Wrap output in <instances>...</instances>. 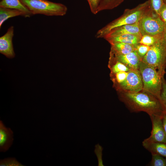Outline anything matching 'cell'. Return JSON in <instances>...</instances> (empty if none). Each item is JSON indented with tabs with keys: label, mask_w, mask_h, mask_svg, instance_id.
I'll return each mask as SVG.
<instances>
[{
	"label": "cell",
	"mask_w": 166,
	"mask_h": 166,
	"mask_svg": "<svg viewBox=\"0 0 166 166\" xmlns=\"http://www.w3.org/2000/svg\"><path fill=\"white\" fill-rule=\"evenodd\" d=\"M124 0H102L98 9V12L104 10H110L117 6Z\"/></svg>",
	"instance_id": "cell-18"
},
{
	"label": "cell",
	"mask_w": 166,
	"mask_h": 166,
	"mask_svg": "<svg viewBox=\"0 0 166 166\" xmlns=\"http://www.w3.org/2000/svg\"><path fill=\"white\" fill-rule=\"evenodd\" d=\"M124 92L136 93L143 90L142 77L139 69H131L126 79L119 84Z\"/></svg>",
	"instance_id": "cell-7"
},
{
	"label": "cell",
	"mask_w": 166,
	"mask_h": 166,
	"mask_svg": "<svg viewBox=\"0 0 166 166\" xmlns=\"http://www.w3.org/2000/svg\"><path fill=\"white\" fill-rule=\"evenodd\" d=\"M142 36L131 34H126L105 38L110 43L121 42L136 46L139 44Z\"/></svg>",
	"instance_id": "cell-13"
},
{
	"label": "cell",
	"mask_w": 166,
	"mask_h": 166,
	"mask_svg": "<svg viewBox=\"0 0 166 166\" xmlns=\"http://www.w3.org/2000/svg\"><path fill=\"white\" fill-rule=\"evenodd\" d=\"M18 16L30 17L26 13L19 10L0 7V28L2 24L8 18Z\"/></svg>",
	"instance_id": "cell-15"
},
{
	"label": "cell",
	"mask_w": 166,
	"mask_h": 166,
	"mask_svg": "<svg viewBox=\"0 0 166 166\" xmlns=\"http://www.w3.org/2000/svg\"><path fill=\"white\" fill-rule=\"evenodd\" d=\"M151 7L139 21V28L142 35H162L165 24L156 13L154 14Z\"/></svg>",
	"instance_id": "cell-6"
},
{
	"label": "cell",
	"mask_w": 166,
	"mask_h": 166,
	"mask_svg": "<svg viewBox=\"0 0 166 166\" xmlns=\"http://www.w3.org/2000/svg\"><path fill=\"white\" fill-rule=\"evenodd\" d=\"M131 70L123 63L117 61L115 65L112 68V71L114 73H117L124 71L128 72Z\"/></svg>",
	"instance_id": "cell-22"
},
{
	"label": "cell",
	"mask_w": 166,
	"mask_h": 166,
	"mask_svg": "<svg viewBox=\"0 0 166 166\" xmlns=\"http://www.w3.org/2000/svg\"><path fill=\"white\" fill-rule=\"evenodd\" d=\"M142 145L152 154H157L166 158V143L147 142L143 141Z\"/></svg>",
	"instance_id": "cell-14"
},
{
	"label": "cell",
	"mask_w": 166,
	"mask_h": 166,
	"mask_svg": "<svg viewBox=\"0 0 166 166\" xmlns=\"http://www.w3.org/2000/svg\"><path fill=\"white\" fill-rule=\"evenodd\" d=\"M159 16L166 25V4L164 3L160 10Z\"/></svg>",
	"instance_id": "cell-29"
},
{
	"label": "cell",
	"mask_w": 166,
	"mask_h": 166,
	"mask_svg": "<svg viewBox=\"0 0 166 166\" xmlns=\"http://www.w3.org/2000/svg\"><path fill=\"white\" fill-rule=\"evenodd\" d=\"M91 12L94 14L98 13V9L102 0H87Z\"/></svg>",
	"instance_id": "cell-27"
},
{
	"label": "cell",
	"mask_w": 166,
	"mask_h": 166,
	"mask_svg": "<svg viewBox=\"0 0 166 166\" xmlns=\"http://www.w3.org/2000/svg\"><path fill=\"white\" fill-rule=\"evenodd\" d=\"M151 8L158 15L160 10L164 3L163 0H149Z\"/></svg>",
	"instance_id": "cell-25"
},
{
	"label": "cell",
	"mask_w": 166,
	"mask_h": 166,
	"mask_svg": "<svg viewBox=\"0 0 166 166\" xmlns=\"http://www.w3.org/2000/svg\"><path fill=\"white\" fill-rule=\"evenodd\" d=\"M160 99L163 106L165 113L166 114V81L164 77L163 78Z\"/></svg>",
	"instance_id": "cell-23"
},
{
	"label": "cell",
	"mask_w": 166,
	"mask_h": 166,
	"mask_svg": "<svg viewBox=\"0 0 166 166\" xmlns=\"http://www.w3.org/2000/svg\"><path fill=\"white\" fill-rule=\"evenodd\" d=\"M163 1L164 3L166 4V0H163Z\"/></svg>",
	"instance_id": "cell-32"
},
{
	"label": "cell",
	"mask_w": 166,
	"mask_h": 166,
	"mask_svg": "<svg viewBox=\"0 0 166 166\" xmlns=\"http://www.w3.org/2000/svg\"><path fill=\"white\" fill-rule=\"evenodd\" d=\"M151 7L150 1L148 0L134 8L127 10L122 16L99 30L95 35L96 37L97 38H104L110 31L115 29L139 22Z\"/></svg>",
	"instance_id": "cell-2"
},
{
	"label": "cell",
	"mask_w": 166,
	"mask_h": 166,
	"mask_svg": "<svg viewBox=\"0 0 166 166\" xmlns=\"http://www.w3.org/2000/svg\"><path fill=\"white\" fill-rule=\"evenodd\" d=\"M131 34L141 35L139 22L134 24L126 25L115 29L110 31L104 38L120 35Z\"/></svg>",
	"instance_id": "cell-12"
},
{
	"label": "cell",
	"mask_w": 166,
	"mask_h": 166,
	"mask_svg": "<svg viewBox=\"0 0 166 166\" xmlns=\"http://www.w3.org/2000/svg\"><path fill=\"white\" fill-rule=\"evenodd\" d=\"M162 38L166 41V25H165L164 30L162 34Z\"/></svg>",
	"instance_id": "cell-31"
},
{
	"label": "cell",
	"mask_w": 166,
	"mask_h": 166,
	"mask_svg": "<svg viewBox=\"0 0 166 166\" xmlns=\"http://www.w3.org/2000/svg\"><path fill=\"white\" fill-rule=\"evenodd\" d=\"M20 0L33 15L63 16L67 11V8L65 5L47 0Z\"/></svg>",
	"instance_id": "cell-4"
},
{
	"label": "cell",
	"mask_w": 166,
	"mask_h": 166,
	"mask_svg": "<svg viewBox=\"0 0 166 166\" xmlns=\"http://www.w3.org/2000/svg\"><path fill=\"white\" fill-rule=\"evenodd\" d=\"M13 132L11 129L5 126L0 121V151L5 152L12 145L14 140Z\"/></svg>",
	"instance_id": "cell-10"
},
{
	"label": "cell",
	"mask_w": 166,
	"mask_h": 166,
	"mask_svg": "<svg viewBox=\"0 0 166 166\" xmlns=\"http://www.w3.org/2000/svg\"><path fill=\"white\" fill-rule=\"evenodd\" d=\"M150 164L151 166H166V158L160 155L153 154Z\"/></svg>",
	"instance_id": "cell-20"
},
{
	"label": "cell",
	"mask_w": 166,
	"mask_h": 166,
	"mask_svg": "<svg viewBox=\"0 0 166 166\" xmlns=\"http://www.w3.org/2000/svg\"><path fill=\"white\" fill-rule=\"evenodd\" d=\"M112 48L115 54H125L136 49V46L121 42H112Z\"/></svg>",
	"instance_id": "cell-17"
},
{
	"label": "cell",
	"mask_w": 166,
	"mask_h": 166,
	"mask_svg": "<svg viewBox=\"0 0 166 166\" xmlns=\"http://www.w3.org/2000/svg\"><path fill=\"white\" fill-rule=\"evenodd\" d=\"M14 33V27L11 26L0 38V53L9 58H13L15 56L12 43Z\"/></svg>",
	"instance_id": "cell-9"
},
{
	"label": "cell",
	"mask_w": 166,
	"mask_h": 166,
	"mask_svg": "<svg viewBox=\"0 0 166 166\" xmlns=\"http://www.w3.org/2000/svg\"><path fill=\"white\" fill-rule=\"evenodd\" d=\"M162 37V34L158 36L144 34L142 36L139 42V44L151 46Z\"/></svg>",
	"instance_id": "cell-19"
},
{
	"label": "cell",
	"mask_w": 166,
	"mask_h": 166,
	"mask_svg": "<svg viewBox=\"0 0 166 166\" xmlns=\"http://www.w3.org/2000/svg\"><path fill=\"white\" fill-rule=\"evenodd\" d=\"M122 101L132 112H144L149 115L163 117L165 114L160 100L154 95L142 90L136 93L124 92Z\"/></svg>",
	"instance_id": "cell-1"
},
{
	"label": "cell",
	"mask_w": 166,
	"mask_h": 166,
	"mask_svg": "<svg viewBox=\"0 0 166 166\" xmlns=\"http://www.w3.org/2000/svg\"><path fill=\"white\" fill-rule=\"evenodd\" d=\"M162 121L164 128L166 134V114H165L162 117Z\"/></svg>",
	"instance_id": "cell-30"
},
{
	"label": "cell",
	"mask_w": 166,
	"mask_h": 166,
	"mask_svg": "<svg viewBox=\"0 0 166 166\" xmlns=\"http://www.w3.org/2000/svg\"><path fill=\"white\" fill-rule=\"evenodd\" d=\"M0 166H23L14 158H8L0 161Z\"/></svg>",
	"instance_id": "cell-21"
},
{
	"label": "cell",
	"mask_w": 166,
	"mask_h": 166,
	"mask_svg": "<svg viewBox=\"0 0 166 166\" xmlns=\"http://www.w3.org/2000/svg\"><path fill=\"white\" fill-rule=\"evenodd\" d=\"M128 72H120L116 73V79L117 82L120 83L123 81L126 78Z\"/></svg>",
	"instance_id": "cell-28"
},
{
	"label": "cell",
	"mask_w": 166,
	"mask_h": 166,
	"mask_svg": "<svg viewBox=\"0 0 166 166\" xmlns=\"http://www.w3.org/2000/svg\"><path fill=\"white\" fill-rule=\"evenodd\" d=\"M102 147L99 144L95 145L94 152L98 160V166H103L102 160Z\"/></svg>",
	"instance_id": "cell-24"
},
{
	"label": "cell",
	"mask_w": 166,
	"mask_h": 166,
	"mask_svg": "<svg viewBox=\"0 0 166 166\" xmlns=\"http://www.w3.org/2000/svg\"><path fill=\"white\" fill-rule=\"evenodd\" d=\"M117 61L126 66L131 69H139L141 59L138 55L136 50L125 54H115Z\"/></svg>",
	"instance_id": "cell-11"
},
{
	"label": "cell",
	"mask_w": 166,
	"mask_h": 166,
	"mask_svg": "<svg viewBox=\"0 0 166 166\" xmlns=\"http://www.w3.org/2000/svg\"><path fill=\"white\" fill-rule=\"evenodd\" d=\"M166 41L162 37L150 48L142 61L156 69L164 76L166 67Z\"/></svg>",
	"instance_id": "cell-5"
},
{
	"label": "cell",
	"mask_w": 166,
	"mask_h": 166,
	"mask_svg": "<svg viewBox=\"0 0 166 166\" xmlns=\"http://www.w3.org/2000/svg\"><path fill=\"white\" fill-rule=\"evenodd\" d=\"M149 116L152 123V130L150 136L143 141L166 143V134L163 127L162 117L155 115Z\"/></svg>",
	"instance_id": "cell-8"
},
{
	"label": "cell",
	"mask_w": 166,
	"mask_h": 166,
	"mask_svg": "<svg viewBox=\"0 0 166 166\" xmlns=\"http://www.w3.org/2000/svg\"><path fill=\"white\" fill-rule=\"evenodd\" d=\"M165 65L166 66V61H165Z\"/></svg>",
	"instance_id": "cell-33"
},
{
	"label": "cell",
	"mask_w": 166,
	"mask_h": 166,
	"mask_svg": "<svg viewBox=\"0 0 166 166\" xmlns=\"http://www.w3.org/2000/svg\"><path fill=\"white\" fill-rule=\"evenodd\" d=\"M139 70L142 79L143 90L154 95L160 100L164 76L155 68L142 61L140 63Z\"/></svg>",
	"instance_id": "cell-3"
},
{
	"label": "cell",
	"mask_w": 166,
	"mask_h": 166,
	"mask_svg": "<svg viewBox=\"0 0 166 166\" xmlns=\"http://www.w3.org/2000/svg\"><path fill=\"white\" fill-rule=\"evenodd\" d=\"M0 7L19 10L26 13L30 16L33 15L20 0H2Z\"/></svg>",
	"instance_id": "cell-16"
},
{
	"label": "cell",
	"mask_w": 166,
	"mask_h": 166,
	"mask_svg": "<svg viewBox=\"0 0 166 166\" xmlns=\"http://www.w3.org/2000/svg\"><path fill=\"white\" fill-rule=\"evenodd\" d=\"M150 48V46L140 44L136 46L137 54L142 60L147 53Z\"/></svg>",
	"instance_id": "cell-26"
}]
</instances>
